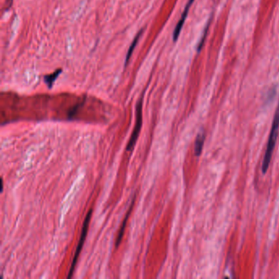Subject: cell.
Segmentation results:
<instances>
[{
	"instance_id": "obj_8",
	"label": "cell",
	"mask_w": 279,
	"mask_h": 279,
	"mask_svg": "<svg viewBox=\"0 0 279 279\" xmlns=\"http://www.w3.org/2000/svg\"><path fill=\"white\" fill-rule=\"evenodd\" d=\"M210 24H211V20H209L208 24H207V26H206L204 33H203L202 38L200 39L199 44H198V53L202 50V47L204 45L205 40H206V35H207V32H208L209 26H210Z\"/></svg>"
},
{
	"instance_id": "obj_2",
	"label": "cell",
	"mask_w": 279,
	"mask_h": 279,
	"mask_svg": "<svg viewBox=\"0 0 279 279\" xmlns=\"http://www.w3.org/2000/svg\"><path fill=\"white\" fill-rule=\"evenodd\" d=\"M143 124V97L140 99L138 103H137V108H136V121L135 125L133 128V133L129 140L128 145H127L126 150L131 151L133 147L137 142V137L140 135V130L142 128Z\"/></svg>"
},
{
	"instance_id": "obj_7",
	"label": "cell",
	"mask_w": 279,
	"mask_h": 279,
	"mask_svg": "<svg viewBox=\"0 0 279 279\" xmlns=\"http://www.w3.org/2000/svg\"><path fill=\"white\" fill-rule=\"evenodd\" d=\"M61 72H62V69H59L58 71H55L54 73L44 76V81H45L47 85L49 86V88H51L52 86L54 85V82L56 80L57 78L58 77V75H60Z\"/></svg>"
},
{
	"instance_id": "obj_3",
	"label": "cell",
	"mask_w": 279,
	"mask_h": 279,
	"mask_svg": "<svg viewBox=\"0 0 279 279\" xmlns=\"http://www.w3.org/2000/svg\"><path fill=\"white\" fill-rule=\"evenodd\" d=\"M194 0H189L187 5L185 7L184 11L182 13V16H181L180 20L179 22L177 24L176 27L174 29V34H173V39H174V42L177 41L178 39L179 34H180L181 30H182V26H183V24H184L185 20L187 18L188 14H189V9L191 8L192 5L194 4Z\"/></svg>"
},
{
	"instance_id": "obj_6",
	"label": "cell",
	"mask_w": 279,
	"mask_h": 279,
	"mask_svg": "<svg viewBox=\"0 0 279 279\" xmlns=\"http://www.w3.org/2000/svg\"><path fill=\"white\" fill-rule=\"evenodd\" d=\"M143 32H144V29H141L140 32L137 33V36L134 38L133 42H132L131 45L129 48V51L127 53L126 58H125V67H127V65L129 63V59L131 58L132 54H133V50L135 49L137 43H138V40H140V37L142 36Z\"/></svg>"
},
{
	"instance_id": "obj_1",
	"label": "cell",
	"mask_w": 279,
	"mask_h": 279,
	"mask_svg": "<svg viewBox=\"0 0 279 279\" xmlns=\"http://www.w3.org/2000/svg\"><path fill=\"white\" fill-rule=\"evenodd\" d=\"M92 210L90 209L88 214H87V215H86L85 219H84L83 228H82L81 234H80V240H79L77 247H76V251H75V252L73 260H72V264H71V268H70L69 274L68 276H67L68 278H71V277H72L75 266H76V264H77L78 262V259L80 257V252H81L82 248H83L84 242H85L86 237H87V234H88V225H89V222H90L91 217H92Z\"/></svg>"
},
{
	"instance_id": "obj_5",
	"label": "cell",
	"mask_w": 279,
	"mask_h": 279,
	"mask_svg": "<svg viewBox=\"0 0 279 279\" xmlns=\"http://www.w3.org/2000/svg\"><path fill=\"white\" fill-rule=\"evenodd\" d=\"M205 140H206V133L202 129V131L198 133L197 140H196L195 145H194V155L196 157H200L202 153V149L204 146Z\"/></svg>"
},
{
	"instance_id": "obj_4",
	"label": "cell",
	"mask_w": 279,
	"mask_h": 279,
	"mask_svg": "<svg viewBox=\"0 0 279 279\" xmlns=\"http://www.w3.org/2000/svg\"><path fill=\"white\" fill-rule=\"evenodd\" d=\"M134 202H135V197L133 198V201H132L131 206H129V211L126 213V215H125V218L124 219V221H123L121 227H120V230H119L118 236H117V239H116V247H118L119 246H120V243H121V241H122L124 232H125V226H126L128 219H129V215H130V213H131L132 210H133V205H134Z\"/></svg>"
}]
</instances>
